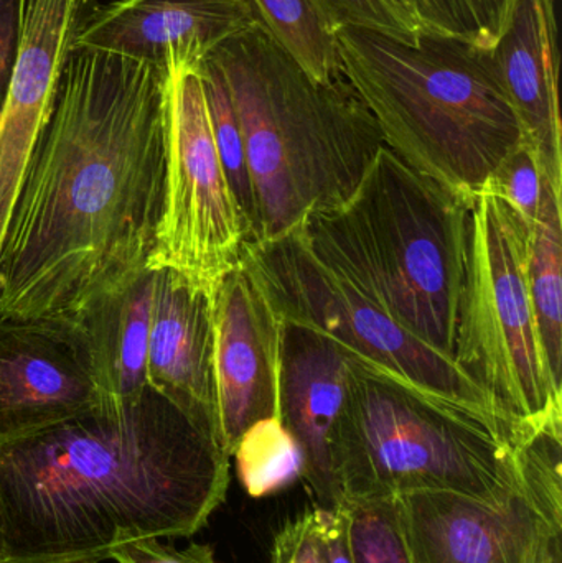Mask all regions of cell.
<instances>
[{
  "instance_id": "cell-1",
  "label": "cell",
  "mask_w": 562,
  "mask_h": 563,
  "mask_svg": "<svg viewBox=\"0 0 562 563\" xmlns=\"http://www.w3.org/2000/svg\"><path fill=\"white\" fill-rule=\"evenodd\" d=\"M168 73L75 49L0 244V317H62L147 269Z\"/></svg>"
},
{
  "instance_id": "cell-2",
  "label": "cell",
  "mask_w": 562,
  "mask_h": 563,
  "mask_svg": "<svg viewBox=\"0 0 562 563\" xmlns=\"http://www.w3.org/2000/svg\"><path fill=\"white\" fill-rule=\"evenodd\" d=\"M230 460L148 386L0 445L7 563H98L125 542L190 538L227 498Z\"/></svg>"
},
{
  "instance_id": "cell-3",
  "label": "cell",
  "mask_w": 562,
  "mask_h": 563,
  "mask_svg": "<svg viewBox=\"0 0 562 563\" xmlns=\"http://www.w3.org/2000/svg\"><path fill=\"white\" fill-rule=\"evenodd\" d=\"M210 58L223 73L243 134L256 203L247 244L276 240L312 214L342 207L385 147L349 79L319 81L257 25Z\"/></svg>"
},
{
  "instance_id": "cell-4",
  "label": "cell",
  "mask_w": 562,
  "mask_h": 563,
  "mask_svg": "<svg viewBox=\"0 0 562 563\" xmlns=\"http://www.w3.org/2000/svg\"><path fill=\"white\" fill-rule=\"evenodd\" d=\"M340 69L383 142L403 162L472 203L525 142L488 49L421 33L406 43L360 29L335 32Z\"/></svg>"
},
{
  "instance_id": "cell-5",
  "label": "cell",
  "mask_w": 562,
  "mask_h": 563,
  "mask_svg": "<svg viewBox=\"0 0 562 563\" xmlns=\"http://www.w3.org/2000/svg\"><path fill=\"white\" fill-rule=\"evenodd\" d=\"M471 203L383 147L355 194L300 230L396 323L454 360Z\"/></svg>"
},
{
  "instance_id": "cell-6",
  "label": "cell",
  "mask_w": 562,
  "mask_h": 563,
  "mask_svg": "<svg viewBox=\"0 0 562 563\" xmlns=\"http://www.w3.org/2000/svg\"><path fill=\"white\" fill-rule=\"evenodd\" d=\"M531 432L350 354L333 429L343 505L415 492L505 501L520 488L517 446Z\"/></svg>"
},
{
  "instance_id": "cell-7",
  "label": "cell",
  "mask_w": 562,
  "mask_h": 563,
  "mask_svg": "<svg viewBox=\"0 0 562 563\" xmlns=\"http://www.w3.org/2000/svg\"><path fill=\"white\" fill-rule=\"evenodd\" d=\"M531 230L487 185L472 198L454 353L502 416L525 430L562 419V386L548 367L528 291Z\"/></svg>"
},
{
  "instance_id": "cell-8",
  "label": "cell",
  "mask_w": 562,
  "mask_h": 563,
  "mask_svg": "<svg viewBox=\"0 0 562 563\" xmlns=\"http://www.w3.org/2000/svg\"><path fill=\"white\" fill-rule=\"evenodd\" d=\"M241 266L260 285L280 321L313 328L353 356L507 420L452 357L412 336L320 260L300 227L276 240L247 244Z\"/></svg>"
},
{
  "instance_id": "cell-9",
  "label": "cell",
  "mask_w": 562,
  "mask_h": 563,
  "mask_svg": "<svg viewBox=\"0 0 562 563\" xmlns=\"http://www.w3.org/2000/svg\"><path fill=\"white\" fill-rule=\"evenodd\" d=\"M562 435L518 449L521 485L500 503L449 492L396 496L415 563H562Z\"/></svg>"
},
{
  "instance_id": "cell-10",
  "label": "cell",
  "mask_w": 562,
  "mask_h": 563,
  "mask_svg": "<svg viewBox=\"0 0 562 563\" xmlns=\"http://www.w3.org/2000/svg\"><path fill=\"white\" fill-rule=\"evenodd\" d=\"M247 228L218 155L198 71L168 73L164 208L147 269L217 291L241 266Z\"/></svg>"
},
{
  "instance_id": "cell-11",
  "label": "cell",
  "mask_w": 562,
  "mask_h": 563,
  "mask_svg": "<svg viewBox=\"0 0 562 563\" xmlns=\"http://www.w3.org/2000/svg\"><path fill=\"white\" fill-rule=\"evenodd\" d=\"M102 402L88 338L75 314L0 317V445Z\"/></svg>"
},
{
  "instance_id": "cell-12",
  "label": "cell",
  "mask_w": 562,
  "mask_h": 563,
  "mask_svg": "<svg viewBox=\"0 0 562 563\" xmlns=\"http://www.w3.org/2000/svg\"><path fill=\"white\" fill-rule=\"evenodd\" d=\"M283 321L243 266L214 291V389L221 442L233 455L260 420L279 417Z\"/></svg>"
},
{
  "instance_id": "cell-13",
  "label": "cell",
  "mask_w": 562,
  "mask_h": 563,
  "mask_svg": "<svg viewBox=\"0 0 562 563\" xmlns=\"http://www.w3.org/2000/svg\"><path fill=\"white\" fill-rule=\"evenodd\" d=\"M254 25L244 0H112L96 7L75 49L109 53L167 73L198 71L214 49Z\"/></svg>"
},
{
  "instance_id": "cell-14",
  "label": "cell",
  "mask_w": 562,
  "mask_h": 563,
  "mask_svg": "<svg viewBox=\"0 0 562 563\" xmlns=\"http://www.w3.org/2000/svg\"><path fill=\"white\" fill-rule=\"evenodd\" d=\"M350 353L333 338L283 321L279 420L304 459L302 479L320 509L343 506L333 463V429L349 379Z\"/></svg>"
},
{
  "instance_id": "cell-15",
  "label": "cell",
  "mask_w": 562,
  "mask_h": 563,
  "mask_svg": "<svg viewBox=\"0 0 562 563\" xmlns=\"http://www.w3.org/2000/svg\"><path fill=\"white\" fill-rule=\"evenodd\" d=\"M147 354V386L218 433L214 291L158 269Z\"/></svg>"
},
{
  "instance_id": "cell-16",
  "label": "cell",
  "mask_w": 562,
  "mask_h": 563,
  "mask_svg": "<svg viewBox=\"0 0 562 563\" xmlns=\"http://www.w3.org/2000/svg\"><path fill=\"white\" fill-rule=\"evenodd\" d=\"M488 53L544 180L562 190L557 0H520L507 32Z\"/></svg>"
},
{
  "instance_id": "cell-17",
  "label": "cell",
  "mask_w": 562,
  "mask_h": 563,
  "mask_svg": "<svg viewBox=\"0 0 562 563\" xmlns=\"http://www.w3.org/2000/svg\"><path fill=\"white\" fill-rule=\"evenodd\" d=\"M157 273L141 271L75 317L88 338L104 400L128 402L147 389V354Z\"/></svg>"
},
{
  "instance_id": "cell-18",
  "label": "cell",
  "mask_w": 562,
  "mask_h": 563,
  "mask_svg": "<svg viewBox=\"0 0 562 563\" xmlns=\"http://www.w3.org/2000/svg\"><path fill=\"white\" fill-rule=\"evenodd\" d=\"M562 190L544 181L531 230L528 291L541 346L554 383L562 386Z\"/></svg>"
},
{
  "instance_id": "cell-19",
  "label": "cell",
  "mask_w": 562,
  "mask_h": 563,
  "mask_svg": "<svg viewBox=\"0 0 562 563\" xmlns=\"http://www.w3.org/2000/svg\"><path fill=\"white\" fill-rule=\"evenodd\" d=\"M256 25L319 81L342 76L335 32L313 0H244Z\"/></svg>"
},
{
  "instance_id": "cell-20",
  "label": "cell",
  "mask_w": 562,
  "mask_h": 563,
  "mask_svg": "<svg viewBox=\"0 0 562 563\" xmlns=\"http://www.w3.org/2000/svg\"><path fill=\"white\" fill-rule=\"evenodd\" d=\"M233 456L238 478L253 498H266L302 478V452L279 417L254 423L241 437Z\"/></svg>"
},
{
  "instance_id": "cell-21",
  "label": "cell",
  "mask_w": 562,
  "mask_h": 563,
  "mask_svg": "<svg viewBox=\"0 0 562 563\" xmlns=\"http://www.w3.org/2000/svg\"><path fill=\"white\" fill-rule=\"evenodd\" d=\"M198 75L203 82L205 99H207L208 115H210L211 132H213L218 155L230 181L234 200L246 223L247 243H250L254 220H256V203H254L253 184H251L243 134L234 111L233 99L223 73L210 56L201 63Z\"/></svg>"
},
{
  "instance_id": "cell-22",
  "label": "cell",
  "mask_w": 562,
  "mask_h": 563,
  "mask_svg": "<svg viewBox=\"0 0 562 563\" xmlns=\"http://www.w3.org/2000/svg\"><path fill=\"white\" fill-rule=\"evenodd\" d=\"M353 563H415L396 498L345 503Z\"/></svg>"
},
{
  "instance_id": "cell-23",
  "label": "cell",
  "mask_w": 562,
  "mask_h": 563,
  "mask_svg": "<svg viewBox=\"0 0 562 563\" xmlns=\"http://www.w3.org/2000/svg\"><path fill=\"white\" fill-rule=\"evenodd\" d=\"M520 0H434L442 33L492 49L505 35Z\"/></svg>"
},
{
  "instance_id": "cell-24",
  "label": "cell",
  "mask_w": 562,
  "mask_h": 563,
  "mask_svg": "<svg viewBox=\"0 0 562 563\" xmlns=\"http://www.w3.org/2000/svg\"><path fill=\"white\" fill-rule=\"evenodd\" d=\"M333 32L360 29L415 43L421 26L393 0H313Z\"/></svg>"
},
{
  "instance_id": "cell-25",
  "label": "cell",
  "mask_w": 562,
  "mask_h": 563,
  "mask_svg": "<svg viewBox=\"0 0 562 563\" xmlns=\"http://www.w3.org/2000/svg\"><path fill=\"white\" fill-rule=\"evenodd\" d=\"M543 172L533 148L524 142L487 181V187L505 198L528 223L540 211L544 190Z\"/></svg>"
},
{
  "instance_id": "cell-26",
  "label": "cell",
  "mask_w": 562,
  "mask_h": 563,
  "mask_svg": "<svg viewBox=\"0 0 562 563\" xmlns=\"http://www.w3.org/2000/svg\"><path fill=\"white\" fill-rule=\"evenodd\" d=\"M271 563H326L322 509L293 519L277 532Z\"/></svg>"
},
{
  "instance_id": "cell-27",
  "label": "cell",
  "mask_w": 562,
  "mask_h": 563,
  "mask_svg": "<svg viewBox=\"0 0 562 563\" xmlns=\"http://www.w3.org/2000/svg\"><path fill=\"white\" fill-rule=\"evenodd\" d=\"M109 559L118 563H217L210 545L191 544L175 549L161 539H139L112 549Z\"/></svg>"
},
{
  "instance_id": "cell-28",
  "label": "cell",
  "mask_w": 562,
  "mask_h": 563,
  "mask_svg": "<svg viewBox=\"0 0 562 563\" xmlns=\"http://www.w3.org/2000/svg\"><path fill=\"white\" fill-rule=\"evenodd\" d=\"M26 2L29 0H0V114L22 40Z\"/></svg>"
},
{
  "instance_id": "cell-29",
  "label": "cell",
  "mask_w": 562,
  "mask_h": 563,
  "mask_svg": "<svg viewBox=\"0 0 562 563\" xmlns=\"http://www.w3.org/2000/svg\"><path fill=\"white\" fill-rule=\"evenodd\" d=\"M323 555L326 563H353L349 542V515L345 506L327 511L322 509Z\"/></svg>"
},
{
  "instance_id": "cell-30",
  "label": "cell",
  "mask_w": 562,
  "mask_h": 563,
  "mask_svg": "<svg viewBox=\"0 0 562 563\" xmlns=\"http://www.w3.org/2000/svg\"><path fill=\"white\" fill-rule=\"evenodd\" d=\"M399 9L405 10L425 33L444 35L439 20L438 9L434 0H393Z\"/></svg>"
},
{
  "instance_id": "cell-31",
  "label": "cell",
  "mask_w": 562,
  "mask_h": 563,
  "mask_svg": "<svg viewBox=\"0 0 562 563\" xmlns=\"http://www.w3.org/2000/svg\"><path fill=\"white\" fill-rule=\"evenodd\" d=\"M0 563H7L5 525H3L2 505H0Z\"/></svg>"
}]
</instances>
